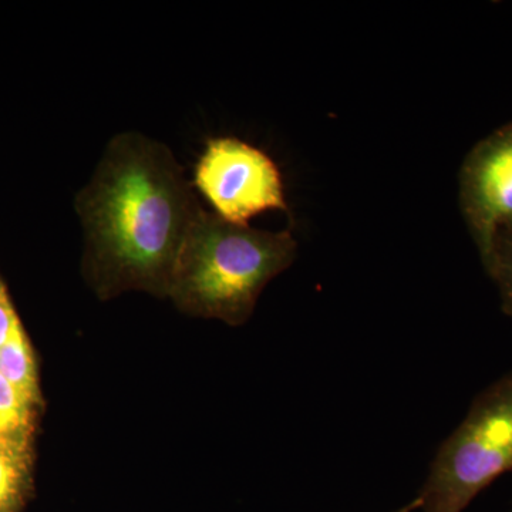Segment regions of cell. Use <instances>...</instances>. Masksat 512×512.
<instances>
[{
  "mask_svg": "<svg viewBox=\"0 0 512 512\" xmlns=\"http://www.w3.org/2000/svg\"><path fill=\"white\" fill-rule=\"evenodd\" d=\"M76 210L87 271L101 296L167 295L185 237L202 211L170 148L143 134L110 141Z\"/></svg>",
  "mask_w": 512,
  "mask_h": 512,
  "instance_id": "obj_1",
  "label": "cell"
},
{
  "mask_svg": "<svg viewBox=\"0 0 512 512\" xmlns=\"http://www.w3.org/2000/svg\"><path fill=\"white\" fill-rule=\"evenodd\" d=\"M288 231L232 224L202 210L175 261L167 295L181 311L244 325L265 286L293 264Z\"/></svg>",
  "mask_w": 512,
  "mask_h": 512,
  "instance_id": "obj_2",
  "label": "cell"
},
{
  "mask_svg": "<svg viewBox=\"0 0 512 512\" xmlns=\"http://www.w3.org/2000/svg\"><path fill=\"white\" fill-rule=\"evenodd\" d=\"M512 471V372L471 403L443 441L417 497L424 512H463L481 491Z\"/></svg>",
  "mask_w": 512,
  "mask_h": 512,
  "instance_id": "obj_3",
  "label": "cell"
},
{
  "mask_svg": "<svg viewBox=\"0 0 512 512\" xmlns=\"http://www.w3.org/2000/svg\"><path fill=\"white\" fill-rule=\"evenodd\" d=\"M194 184L215 214L232 224L248 225L265 211H288L282 175L274 161L238 138L208 141L195 167Z\"/></svg>",
  "mask_w": 512,
  "mask_h": 512,
  "instance_id": "obj_4",
  "label": "cell"
},
{
  "mask_svg": "<svg viewBox=\"0 0 512 512\" xmlns=\"http://www.w3.org/2000/svg\"><path fill=\"white\" fill-rule=\"evenodd\" d=\"M458 200L484 265L495 232L512 222V123L495 130L467 154L458 174Z\"/></svg>",
  "mask_w": 512,
  "mask_h": 512,
  "instance_id": "obj_5",
  "label": "cell"
},
{
  "mask_svg": "<svg viewBox=\"0 0 512 512\" xmlns=\"http://www.w3.org/2000/svg\"><path fill=\"white\" fill-rule=\"evenodd\" d=\"M0 375L30 403L37 397L35 357L22 325L13 332L8 342L0 348Z\"/></svg>",
  "mask_w": 512,
  "mask_h": 512,
  "instance_id": "obj_6",
  "label": "cell"
},
{
  "mask_svg": "<svg viewBox=\"0 0 512 512\" xmlns=\"http://www.w3.org/2000/svg\"><path fill=\"white\" fill-rule=\"evenodd\" d=\"M484 268L497 285L501 309L512 318V222L495 232L493 249Z\"/></svg>",
  "mask_w": 512,
  "mask_h": 512,
  "instance_id": "obj_7",
  "label": "cell"
},
{
  "mask_svg": "<svg viewBox=\"0 0 512 512\" xmlns=\"http://www.w3.org/2000/svg\"><path fill=\"white\" fill-rule=\"evenodd\" d=\"M33 404L0 375V443L23 444Z\"/></svg>",
  "mask_w": 512,
  "mask_h": 512,
  "instance_id": "obj_8",
  "label": "cell"
},
{
  "mask_svg": "<svg viewBox=\"0 0 512 512\" xmlns=\"http://www.w3.org/2000/svg\"><path fill=\"white\" fill-rule=\"evenodd\" d=\"M23 444L0 443V512H13L25 484Z\"/></svg>",
  "mask_w": 512,
  "mask_h": 512,
  "instance_id": "obj_9",
  "label": "cell"
},
{
  "mask_svg": "<svg viewBox=\"0 0 512 512\" xmlns=\"http://www.w3.org/2000/svg\"><path fill=\"white\" fill-rule=\"evenodd\" d=\"M22 325L10 301L5 285L0 282V348L5 345L16 329Z\"/></svg>",
  "mask_w": 512,
  "mask_h": 512,
  "instance_id": "obj_10",
  "label": "cell"
},
{
  "mask_svg": "<svg viewBox=\"0 0 512 512\" xmlns=\"http://www.w3.org/2000/svg\"><path fill=\"white\" fill-rule=\"evenodd\" d=\"M420 508H421V501H420V498L417 497V498H414L412 503L406 504V505H404V507L399 508V510H396L394 512H414V511L420 510Z\"/></svg>",
  "mask_w": 512,
  "mask_h": 512,
  "instance_id": "obj_11",
  "label": "cell"
}]
</instances>
